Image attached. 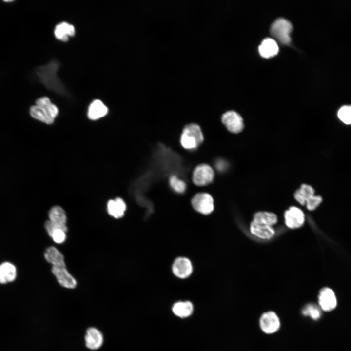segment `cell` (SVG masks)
Segmentation results:
<instances>
[{"label": "cell", "instance_id": "obj_1", "mask_svg": "<svg viewBox=\"0 0 351 351\" xmlns=\"http://www.w3.org/2000/svg\"><path fill=\"white\" fill-rule=\"evenodd\" d=\"M59 67V62L53 59L47 64L36 67L35 73L39 81L46 89L58 94L66 96L68 94V90L57 74Z\"/></svg>", "mask_w": 351, "mask_h": 351}, {"label": "cell", "instance_id": "obj_8", "mask_svg": "<svg viewBox=\"0 0 351 351\" xmlns=\"http://www.w3.org/2000/svg\"><path fill=\"white\" fill-rule=\"evenodd\" d=\"M51 272L61 286L68 289L76 287L77 281L69 272L66 265L52 266Z\"/></svg>", "mask_w": 351, "mask_h": 351}, {"label": "cell", "instance_id": "obj_26", "mask_svg": "<svg viewBox=\"0 0 351 351\" xmlns=\"http://www.w3.org/2000/svg\"><path fill=\"white\" fill-rule=\"evenodd\" d=\"M321 309L314 303H309L304 306L301 310L302 314L314 320H318L321 316Z\"/></svg>", "mask_w": 351, "mask_h": 351}, {"label": "cell", "instance_id": "obj_6", "mask_svg": "<svg viewBox=\"0 0 351 351\" xmlns=\"http://www.w3.org/2000/svg\"><path fill=\"white\" fill-rule=\"evenodd\" d=\"M193 208L203 214H209L214 209V201L212 195L206 192L196 194L191 200Z\"/></svg>", "mask_w": 351, "mask_h": 351}, {"label": "cell", "instance_id": "obj_4", "mask_svg": "<svg viewBox=\"0 0 351 351\" xmlns=\"http://www.w3.org/2000/svg\"><path fill=\"white\" fill-rule=\"evenodd\" d=\"M292 28V25L288 20L283 18H279L273 22L270 31L272 35L280 42L288 44L291 41L290 33Z\"/></svg>", "mask_w": 351, "mask_h": 351}, {"label": "cell", "instance_id": "obj_25", "mask_svg": "<svg viewBox=\"0 0 351 351\" xmlns=\"http://www.w3.org/2000/svg\"><path fill=\"white\" fill-rule=\"evenodd\" d=\"M172 310L176 315L182 318L186 317L192 314L193 306L190 301L178 302L174 305Z\"/></svg>", "mask_w": 351, "mask_h": 351}, {"label": "cell", "instance_id": "obj_24", "mask_svg": "<svg viewBox=\"0 0 351 351\" xmlns=\"http://www.w3.org/2000/svg\"><path fill=\"white\" fill-rule=\"evenodd\" d=\"M253 221L272 227L277 222V217L273 213L258 212L254 214Z\"/></svg>", "mask_w": 351, "mask_h": 351}, {"label": "cell", "instance_id": "obj_14", "mask_svg": "<svg viewBox=\"0 0 351 351\" xmlns=\"http://www.w3.org/2000/svg\"><path fill=\"white\" fill-rule=\"evenodd\" d=\"M48 217L49 220L53 225L67 232V216L65 212L62 207L59 206L52 207L49 211Z\"/></svg>", "mask_w": 351, "mask_h": 351}, {"label": "cell", "instance_id": "obj_10", "mask_svg": "<svg viewBox=\"0 0 351 351\" xmlns=\"http://www.w3.org/2000/svg\"><path fill=\"white\" fill-rule=\"evenodd\" d=\"M85 347L91 351L100 349L104 343V336L97 328L90 327L87 328L84 336Z\"/></svg>", "mask_w": 351, "mask_h": 351}, {"label": "cell", "instance_id": "obj_12", "mask_svg": "<svg viewBox=\"0 0 351 351\" xmlns=\"http://www.w3.org/2000/svg\"><path fill=\"white\" fill-rule=\"evenodd\" d=\"M284 218L286 226L292 229L302 226L305 219L303 212L295 206H292L285 211Z\"/></svg>", "mask_w": 351, "mask_h": 351}, {"label": "cell", "instance_id": "obj_28", "mask_svg": "<svg viewBox=\"0 0 351 351\" xmlns=\"http://www.w3.org/2000/svg\"><path fill=\"white\" fill-rule=\"evenodd\" d=\"M339 119L346 124H351V106H342L337 112Z\"/></svg>", "mask_w": 351, "mask_h": 351}, {"label": "cell", "instance_id": "obj_16", "mask_svg": "<svg viewBox=\"0 0 351 351\" xmlns=\"http://www.w3.org/2000/svg\"><path fill=\"white\" fill-rule=\"evenodd\" d=\"M74 26L67 22H61L58 23L55 27L54 33L55 38L62 42H67L69 37L75 35Z\"/></svg>", "mask_w": 351, "mask_h": 351}, {"label": "cell", "instance_id": "obj_19", "mask_svg": "<svg viewBox=\"0 0 351 351\" xmlns=\"http://www.w3.org/2000/svg\"><path fill=\"white\" fill-rule=\"evenodd\" d=\"M259 52L264 58H270L276 55L279 48L276 41L271 38H266L261 42L258 47Z\"/></svg>", "mask_w": 351, "mask_h": 351}, {"label": "cell", "instance_id": "obj_7", "mask_svg": "<svg viewBox=\"0 0 351 351\" xmlns=\"http://www.w3.org/2000/svg\"><path fill=\"white\" fill-rule=\"evenodd\" d=\"M280 321L277 314L273 311L264 312L259 318V326L263 332L273 334L277 332L280 327Z\"/></svg>", "mask_w": 351, "mask_h": 351}, {"label": "cell", "instance_id": "obj_13", "mask_svg": "<svg viewBox=\"0 0 351 351\" xmlns=\"http://www.w3.org/2000/svg\"><path fill=\"white\" fill-rule=\"evenodd\" d=\"M172 271L176 277L181 279L186 278L192 273V263L187 258L178 257L175 260L173 264Z\"/></svg>", "mask_w": 351, "mask_h": 351}, {"label": "cell", "instance_id": "obj_17", "mask_svg": "<svg viewBox=\"0 0 351 351\" xmlns=\"http://www.w3.org/2000/svg\"><path fill=\"white\" fill-rule=\"evenodd\" d=\"M108 112L107 107L101 100L95 99L88 107L87 116L90 119L95 120L104 117L107 114Z\"/></svg>", "mask_w": 351, "mask_h": 351}, {"label": "cell", "instance_id": "obj_15", "mask_svg": "<svg viewBox=\"0 0 351 351\" xmlns=\"http://www.w3.org/2000/svg\"><path fill=\"white\" fill-rule=\"evenodd\" d=\"M126 209V203L120 197L110 199L107 203V210L108 214L116 219L122 217L124 215Z\"/></svg>", "mask_w": 351, "mask_h": 351}, {"label": "cell", "instance_id": "obj_3", "mask_svg": "<svg viewBox=\"0 0 351 351\" xmlns=\"http://www.w3.org/2000/svg\"><path fill=\"white\" fill-rule=\"evenodd\" d=\"M203 140V132L199 125L191 123L184 127L180 136V143L183 148L195 150Z\"/></svg>", "mask_w": 351, "mask_h": 351}, {"label": "cell", "instance_id": "obj_29", "mask_svg": "<svg viewBox=\"0 0 351 351\" xmlns=\"http://www.w3.org/2000/svg\"><path fill=\"white\" fill-rule=\"evenodd\" d=\"M322 198L320 195H314L306 203L307 208L310 211L315 210L321 203Z\"/></svg>", "mask_w": 351, "mask_h": 351}, {"label": "cell", "instance_id": "obj_20", "mask_svg": "<svg viewBox=\"0 0 351 351\" xmlns=\"http://www.w3.org/2000/svg\"><path fill=\"white\" fill-rule=\"evenodd\" d=\"M44 227L47 234L55 243L62 244L66 240L67 231L55 226L49 220L45 221Z\"/></svg>", "mask_w": 351, "mask_h": 351}, {"label": "cell", "instance_id": "obj_27", "mask_svg": "<svg viewBox=\"0 0 351 351\" xmlns=\"http://www.w3.org/2000/svg\"><path fill=\"white\" fill-rule=\"evenodd\" d=\"M169 184L172 190L176 193L182 194L186 190V182L176 175L170 176L169 179Z\"/></svg>", "mask_w": 351, "mask_h": 351}, {"label": "cell", "instance_id": "obj_5", "mask_svg": "<svg viewBox=\"0 0 351 351\" xmlns=\"http://www.w3.org/2000/svg\"><path fill=\"white\" fill-rule=\"evenodd\" d=\"M214 178V172L209 164L201 163L197 165L194 169L192 180L196 186L202 187L211 183Z\"/></svg>", "mask_w": 351, "mask_h": 351}, {"label": "cell", "instance_id": "obj_18", "mask_svg": "<svg viewBox=\"0 0 351 351\" xmlns=\"http://www.w3.org/2000/svg\"><path fill=\"white\" fill-rule=\"evenodd\" d=\"M250 229L252 234L263 239H270L275 235V231L272 227L254 221L251 223Z\"/></svg>", "mask_w": 351, "mask_h": 351}, {"label": "cell", "instance_id": "obj_2", "mask_svg": "<svg viewBox=\"0 0 351 351\" xmlns=\"http://www.w3.org/2000/svg\"><path fill=\"white\" fill-rule=\"evenodd\" d=\"M29 113L33 118L51 124L57 116L58 109L48 97L44 96L36 99L35 104L29 109Z\"/></svg>", "mask_w": 351, "mask_h": 351}, {"label": "cell", "instance_id": "obj_11", "mask_svg": "<svg viewBox=\"0 0 351 351\" xmlns=\"http://www.w3.org/2000/svg\"><path fill=\"white\" fill-rule=\"evenodd\" d=\"M318 306L322 311L329 312L335 309L337 304L333 291L328 287L322 288L318 296Z\"/></svg>", "mask_w": 351, "mask_h": 351}, {"label": "cell", "instance_id": "obj_23", "mask_svg": "<svg viewBox=\"0 0 351 351\" xmlns=\"http://www.w3.org/2000/svg\"><path fill=\"white\" fill-rule=\"evenodd\" d=\"M314 195V190L312 186L303 184L294 194L295 199L301 205H305L306 202Z\"/></svg>", "mask_w": 351, "mask_h": 351}, {"label": "cell", "instance_id": "obj_9", "mask_svg": "<svg viewBox=\"0 0 351 351\" xmlns=\"http://www.w3.org/2000/svg\"><path fill=\"white\" fill-rule=\"evenodd\" d=\"M221 121L230 132L237 134L244 128L243 120L241 116L233 110L225 112L221 117Z\"/></svg>", "mask_w": 351, "mask_h": 351}, {"label": "cell", "instance_id": "obj_22", "mask_svg": "<svg viewBox=\"0 0 351 351\" xmlns=\"http://www.w3.org/2000/svg\"><path fill=\"white\" fill-rule=\"evenodd\" d=\"M17 276L15 266L8 262L0 265V283L6 284L15 280Z\"/></svg>", "mask_w": 351, "mask_h": 351}, {"label": "cell", "instance_id": "obj_21", "mask_svg": "<svg viewBox=\"0 0 351 351\" xmlns=\"http://www.w3.org/2000/svg\"><path fill=\"white\" fill-rule=\"evenodd\" d=\"M44 257L52 266L66 265L63 254L55 247H48L44 253Z\"/></svg>", "mask_w": 351, "mask_h": 351}]
</instances>
